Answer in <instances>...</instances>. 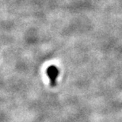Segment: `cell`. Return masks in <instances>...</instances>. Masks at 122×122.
<instances>
[{
	"label": "cell",
	"instance_id": "1",
	"mask_svg": "<svg viewBox=\"0 0 122 122\" xmlns=\"http://www.w3.org/2000/svg\"><path fill=\"white\" fill-rule=\"evenodd\" d=\"M47 74L48 76L50 79V83L52 86H56V80L59 75V70L57 69L55 66H50L47 69Z\"/></svg>",
	"mask_w": 122,
	"mask_h": 122
}]
</instances>
